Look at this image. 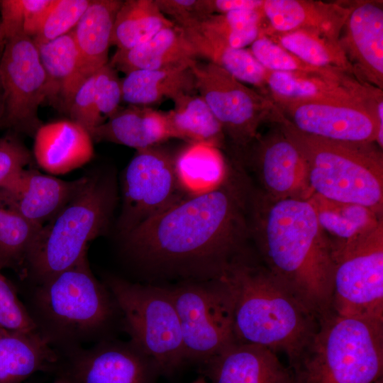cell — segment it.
Wrapping results in <instances>:
<instances>
[{
    "label": "cell",
    "instance_id": "cell-1",
    "mask_svg": "<svg viewBox=\"0 0 383 383\" xmlns=\"http://www.w3.org/2000/svg\"><path fill=\"white\" fill-rule=\"evenodd\" d=\"M229 172L208 193L187 196L123 236L125 252L149 269L189 277L218 278L246 253L250 235L244 179Z\"/></svg>",
    "mask_w": 383,
    "mask_h": 383
},
{
    "label": "cell",
    "instance_id": "cell-2",
    "mask_svg": "<svg viewBox=\"0 0 383 383\" xmlns=\"http://www.w3.org/2000/svg\"><path fill=\"white\" fill-rule=\"evenodd\" d=\"M250 235L261 262L319 320L331 312L333 262L328 236L306 199L249 201Z\"/></svg>",
    "mask_w": 383,
    "mask_h": 383
},
{
    "label": "cell",
    "instance_id": "cell-3",
    "mask_svg": "<svg viewBox=\"0 0 383 383\" xmlns=\"http://www.w3.org/2000/svg\"><path fill=\"white\" fill-rule=\"evenodd\" d=\"M228 288L233 302L237 343L284 353L296 368L311 343L319 319L261 262L245 253L218 277Z\"/></svg>",
    "mask_w": 383,
    "mask_h": 383
},
{
    "label": "cell",
    "instance_id": "cell-4",
    "mask_svg": "<svg viewBox=\"0 0 383 383\" xmlns=\"http://www.w3.org/2000/svg\"><path fill=\"white\" fill-rule=\"evenodd\" d=\"M35 331L57 352L112 338L121 311L91 272L87 255L71 267L33 284L24 303Z\"/></svg>",
    "mask_w": 383,
    "mask_h": 383
},
{
    "label": "cell",
    "instance_id": "cell-5",
    "mask_svg": "<svg viewBox=\"0 0 383 383\" xmlns=\"http://www.w3.org/2000/svg\"><path fill=\"white\" fill-rule=\"evenodd\" d=\"M276 124L304 157L313 193L360 204L382 215V151L372 143L334 140L304 133L284 116Z\"/></svg>",
    "mask_w": 383,
    "mask_h": 383
},
{
    "label": "cell",
    "instance_id": "cell-6",
    "mask_svg": "<svg viewBox=\"0 0 383 383\" xmlns=\"http://www.w3.org/2000/svg\"><path fill=\"white\" fill-rule=\"evenodd\" d=\"M116 200L114 181L92 175L38 232L26 257L33 284L74 265L87 255V244L105 231Z\"/></svg>",
    "mask_w": 383,
    "mask_h": 383
},
{
    "label": "cell",
    "instance_id": "cell-7",
    "mask_svg": "<svg viewBox=\"0 0 383 383\" xmlns=\"http://www.w3.org/2000/svg\"><path fill=\"white\" fill-rule=\"evenodd\" d=\"M383 367V323L330 313L296 370V383H376Z\"/></svg>",
    "mask_w": 383,
    "mask_h": 383
},
{
    "label": "cell",
    "instance_id": "cell-8",
    "mask_svg": "<svg viewBox=\"0 0 383 383\" xmlns=\"http://www.w3.org/2000/svg\"><path fill=\"white\" fill-rule=\"evenodd\" d=\"M130 341L157 369L172 370L187 361L179 317L168 287L108 277Z\"/></svg>",
    "mask_w": 383,
    "mask_h": 383
},
{
    "label": "cell",
    "instance_id": "cell-9",
    "mask_svg": "<svg viewBox=\"0 0 383 383\" xmlns=\"http://www.w3.org/2000/svg\"><path fill=\"white\" fill-rule=\"evenodd\" d=\"M330 241L333 312L383 323V220L350 239Z\"/></svg>",
    "mask_w": 383,
    "mask_h": 383
},
{
    "label": "cell",
    "instance_id": "cell-10",
    "mask_svg": "<svg viewBox=\"0 0 383 383\" xmlns=\"http://www.w3.org/2000/svg\"><path fill=\"white\" fill-rule=\"evenodd\" d=\"M179 317L187 360L204 362L237 343L233 302L220 278L168 287Z\"/></svg>",
    "mask_w": 383,
    "mask_h": 383
},
{
    "label": "cell",
    "instance_id": "cell-11",
    "mask_svg": "<svg viewBox=\"0 0 383 383\" xmlns=\"http://www.w3.org/2000/svg\"><path fill=\"white\" fill-rule=\"evenodd\" d=\"M196 89L221 124L226 137L240 152L260 135L265 122L277 123L282 113L268 96L249 88L222 68L194 60Z\"/></svg>",
    "mask_w": 383,
    "mask_h": 383
},
{
    "label": "cell",
    "instance_id": "cell-12",
    "mask_svg": "<svg viewBox=\"0 0 383 383\" xmlns=\"http://www.w3.org/2000/svg\"><path fill=\"white\" fill-rule=\"evenodd\" d=\"M0 126L34 135L43 125L38 109L48 98V82L33 38L6 39L0 60Z\"/></svg>",
    "mask_w": 383,
    "mask_h": 383
},
{
    "label": "cell",
    "instance_id": "cell-13",
    "mask_svg": "<svg viewBox=\"0 0 383 383\" xmlns=\"http://www.w3.org/2000/svg\"><path fill=\"white\" fill-rule=\"evenodd\" d=\"M122 194V235L188 196L177 181L174 156L157 145L137 150L125 170Z\"/></svg>",
    "mask_w": 383,
    "mask_h": 383
},
{
    "label": "cell",
    "instance_id": "cell-14",
    "mask_svg": "<svg viewBox=\"0 0 383 383\" xmlns=\"http://www.w3.org/2000/svg\"><path fill=\"white\" fill-rule=\"evenodd\" d=\"M268 96L290 123L304 133L344 142H376L382 149L383 129L378 118L360 103L294 100L270 92Z\"/></svg>",
    "mask_w": 383,
    "mask_h": 383
},
{
    "label": "cell",
    "instance_id": "cell-15",
    "mask_svg": "<svg viewBox=\"0 0 383 383\" xmlns=\"http://www.w3.org/2000/svg\"><path fill=\"white\" fill-rule=\"evenodd\" d=\"M57 354L52 373L70 383H150L156 367L130 340L109 338Z\"/></svg>",
    "mask_w": 383,
    "mask_h": 383
},
{
    "label": "cell",
    "instance_id": "cell-16",
    "mask_svg": "<svg viewBox=\"0 0 383 383\" xmlns=\"http://www.w3.org/2000/svg\"><path fill=\"white\" fill-rule=\"evenodd\" d=\"M248 150L262 193L267 197L306 200L313 194L304 157L278 126L267 135H259Z\"/></svg>",
    "mask_w": 383,
    "mask_h": 383
},
{
    "label": "cell",
    "instance_id": "cell-17",
    "mask_svg": "<svg viewBox=\"0 0 383 383\" xmlns=\"http://www.w3.org/2000/svg\"><path fill=\"white\" fill-rule=\"evenodd\" d=\"M88 176L67 181L23 169L0 187V197L27 220L43 226L79 191Z\"/></svg>",
    "mask_w": 383,
    "mask_h": 383
},
{
    "label": "cell",
    "instance_id": "cell-18",
    "mask_svg": "<svg viewBox=\"0 0 383 383\" xmlns=\"http://www.w3.org/2000/svg\"><path fill=\"white\" fill-rule=\"evenodd\" d=\"M382 4L374 1L354 4L339 40L357 79L381 90L383 89Z\"/></svg>",
    "mask_w": 383,
    "mask_h": 383
},
{
    "label": "cell",
    "instance_id": "cell-19",
    "mask_svg": "<svg viewBox=\"0 0 383 383\" xmlns=\"http://www.w3.org/2000/svg\"><path fill=\"white\" fill-rule=\"evenodd\" d=\"M353 7L321 1L265 0L262 10L268 26L264 28L277 33L306 31L339 43Z\"/></svg>",
    "mask_w": 383,
    "mask_h": 383
},
{
    "label": "cell",
    "instance_id": "cell-20",
    "mask_svg": "<svg viewBox=\"0 0 383 383\" xmlns=\"http://www.w3.org/2000/svg\"><path fill=\"white\" fill-rule=\"evenodd\" d=\"M89 131L72 120L43 124L34 135L33 155L38 165L52 174L76 170L94 157Z\"/></svg>",
    "mask_w": 383,
    "mask_h": 383
},
{
    "label": "cell",
    "instance_id": "cell-21",
    "mask_svg": "<svg viewBox=\"0 0 383 383\" xmlns=\"http://www.w3.org/2000/svg\"><path fill=\"white\" fill-rule=\"evenodd\" d=\"M206 362L214 383H296L277 353L257 345L235 343Z\"/></svg>",
    "mask_w": 383,
    "mask_h": 383
},
{
    "label": "cell",
    "instance_id": "cell-22",
    "mask_svg": "<svg viewBox=\"0 0 383 383\" xmlns=\"http://www.w3.org/2000/svg\"><path fill=\"white\" fill-rule=\"evenodd\" d=\"M90 134L93 140L114 143L136 150L174 138L165 112L134 105L121 107Z\"/></svg>",
    "mask_w": 383,
    "mask_h": 383
},
{
    "label": "cell",
    "instance_id": "cell-23",
    "mask_svg": "<svg viewBox=\"0 0 383 383\" xmlns=\"http://www.w3.org/2000/svg\"><path fill=\"white\" fill-rule=\"evenodd\" d=\"M57 353L36 332L0 327V383H21L38 372L52 373Z\"/></svg>",
    "mask_w": 383,
    "mask_h": 383
},
{
    "label": "cell",
    "instance_id": "cell-24",
    "mask_svg": "<svg viewBox=\"0 0 383 383\" xmlns=\"http://www.w3.org/2000/svg\"><path fill=\"white\" fill-rule=\"evenodd\" d=\"M196 58L183 29L174 24L162 29L143 43L128 50H116L109 63L126 74L135 70L189 63Z\"/></svg>",
    "mask_w": 383,
    "mask_h": 383
},
{
    "label": "cell",
    "instance_id": "cell-25",
    "mask_svg": "<svg viewBox=\"0 0 383 383\" xmlns=\"http://www.w3.org/2000/svg\"><path fill=\"white\" fill-rule=\"evenodd\" d=\"M121 0H91L72 30L84 79L95 74L109 61V50L116 13Z\"/></svg>",
    "mask_w": 383,
    "mask_h": 383
},
{
    "label": "cell",
    "instance_id": "cell-26",
    "mask_svg": "<svg viewBox=\"0 0 383 383\" xmlns=\"http://www.w3.org/2000/svg\"><path fill=\"white\" fill-rule=\"evenodd\" d=\"M191 62L126 74L121 79L122 101L129 105L152 107L165 99L196 92Z\"/></svg>",
    "mask_w": 383,
    "mask_h": 383
},
{
    "label": "cell",
    "instance_id": "cell-27",
    "mask_svg": "<svg viewBox=\"0 0 383 383\" xmlns=\"http://www.w3.org/2000/svg\"><path fill=\"white\" fill-rule=\"evenodd\" d=\"M48 82V98L67 111L80 85L85 80L80 71V58L72 30L48 43L35 44Z\"/></svg>",
    "mask_w": 383,
    "mask_h": 383
},
{
    "label": "cell",
    "instance_id": "cell-28",
    "mask_svg": "<svg viewBox=\"0 0 383 383\" xmlns=\"http://www.w3.org/2000/svg\"><path fill=\"white\" fill-rule=\"evenodd\" d=\"M174 169L181 189L188 196L210 192L227 179L230 170L220 148L189 143L174 156Z\"/></svg>",
    "mask_w": 383,
    "mask_h": 383
},
{
    "label": "cell",
    "instance_id": "cell-29",
    "mask_svg": "<svg viewBox=\"0 0 383 383\" xmlns=\"http://www.w3.org/2000/svg\"><path fill=\"white\" fill-rule=\"evenodd\" d=\"M174 108L165 111L174 138L221 148L226 136L210 108L196 92L179 95Z\"/></svg>",
    "mask_w": 383,
    "mask_h": 383
},
{
    "label": "cell",
    "instance_id": "cell-30",
    "mask_svg": "<svg viewBox=\"0 0 383 383\" xmlns=\"http://www.w3.org/2000/svg\"><path fill=\"white\" fill-rule=\"evenodd\" d=\"M197 57H202L228 72L241 82H246L267 95L265 69L249 50L231 48L195 28H182Z\"/></svg>",
    "mask_w": 383,
    "mask_h": 383
},
{
    "label": "cell",
    "instance_id": "cell-31",
    "mask_svg": "<svg viewBox=\"0 0 383 383\" xmlns=\"http://www.w3.org/2000/svg\"><path fill=\"white\" fill-rule=\"evenodd\" d=\"M174 24L160 11L155 0L123 1L115 18L111 44L117 50H128Z\"/></svg>",
    "mask_w": 383,
    "mask_h": 383
},
{
    "label": "cell",
    "instance_id": "cell-32",
    "mask_svg": "<svg viewBox=\"0 0 383 383\" xmlns=\"http://www.w3.org/2000/svg\"><path fill=\"white\" fill-rule=\"evenodd\" d=\"M262 34L309 65L341 71L356 77L355 70L339 43L299 30L277 33L264 28Z\"/></svg>",
    "mask_w": 383,
    "mask_h": 383
},
{
    "label": "cell",
    "instance_id": "cell-33",
    "mask_svg": "<svg viewBox=\"0 0 383 383\" xmlns=\"http://www.w3.org/2000/svg\"><path fill=\"white\" fill-rule=\"evenodd\" d=\"M318 223L331 240H345L371 228L382 219L360 204L338 201L313 193L308 199Z\"/></svg>",
    "mask_w": 383,
    "mask_h": 383
},
{
    "label": "cell",
    "instance_id": "cell-34",
    "mask_svg": "<svg viewBox=\"0 0 383 383\" xmlns=\"http://www.w3.org/2000/svg\"><path fill=\"white\" fill-rule=\"evenodd\" d=\"M265 80L270 93L286 99L347 101L364 105L349 89L340 84L323 78L267 70Z\"/></svg>",
    "mask_w": 383,
    "mask_h": 383
},
{
    "label": "cell",
    "instance_id": "cell-35",
    "mask_svg": "<svg viewBox=\"0 0 383 383\" xmlns=\"http://www.w3.org/2000/svg\"><path fill=\"white\" fill-rule=\"evenodd\" d=\"M264 19L262 9H243L212 14L186 28H195L231 48L242 49L262 35Z\"/></svg>",
    "mask_w": 383,
    "mask_h": 383
},
{
    "label": "cell",
    "instance_id": "cell-36",
    "mask_svg": "<svg viewBox=\"0 0 383 383\" xmlns=\"http://www.w3.org/2000/svg\"><path fill=\"white\" fill-rule=\"evenodd\" d=\"M249 50L268 70L323 78L340 84L350 91L357 81L356 77L345 72L309 65L262 34L250 45Z\"/></svg>",
    "mask_w": 383,
    "mask_h": 383
},
{
    "label": "cell",
    "instance_id": "cell-37",
    "mask_svg": "<svg viewBox=\"0 0 383 383\" xmlns=\"http://www.w3.org/2000/svg\"><path fill=\"white\" fill-rule=\"evenodd\" d=\"M42 226L20 215L0 197V266L25 265L27 252Z\"/></svg>",
    "mask_w": 383,
    "mask_h": 383
},
{
    "label": "cell",
    "instance_id": "cell-38",
    "mask_svg": "<svg viewBox=\"0 0 383 383\" xmlns=\"http://www.w3.org/2000/svg\"><path fill=\"white\" fill-rule=\"evenodd\" d=\"M53 0H1L0 20L5 40L19 35L34 38Z\"/></svg>",
    "mask_w": 383,
    "mask_h": 383
},
{
    "label": "cell",
    "instance_id": "cell-39",
    "mask_svg": "<svg viewBox=\"0 0 383 383\" xmlns=\"http://www.w3.org/2000/svg\"><path fill=\"white\" fill-rule=\"evenodd\" d=\"M91 0H53L42 26L33 38L35 44L50 42L71 32Z\"/></svg>",
    "mask_w": 383,
    "mask_h": 383
},
{
    "label": "cell",
    "instance_id": "cell-40",
    "mask_svg": "<svg viewBox=\"0 0 383 383\" xmlns=\"http://www.w3.org/2000/svg\"><path fill=\"white\" fill-rule=\"evenodd\" d=\"M2 270L0 266V327L16 331H35L26 306Z\"/></svg>",
    "mask_w": 383,
    "mask_h": 383
},
{
    "label": "cell",
    "instance_id": "cell-41",
    "mask_svg": "<svg viewBox=\"0 0 383 383\" xmlns=\"http://www.w3.org/2000/svg\"><path fill=\"white\" fill-rule=\"evenodd\" d=\"M94 87L98 110L109 118L118 111L122 101L121 79L109 62L94 74Z\"/></svg>",
    "mask_w": 383,
    "mask_h": 383
},
{
    "label": "cell",
    "instance_id": "cell-42",
    "mask_svg": "<svg viewBox=\"0 0 383 383\" xmlns=\"http://www.w3.org/2000/svg\"><path fill=\"white\" fill-rule=\"evenodd\" d=\"M94 84V74L80 85L67 111L70 120L82 125L89 133L105 121L97 108Z\"/></svg>",
    "mask_w": 383,
    "mask_h": 383
},
{
    "label": "cell",
    "instance_id": "cell-43",
    "mask_svg": "<svg viewBox=\"0 0 383 383\" xmlns=\"http://www.w3.org/2000/svg\"><path fill=\"white\" fill-rule=\"evenodd\" d=\"M155 2L160 11L181 28L195 25L211 15L206 0H155Z\"/></svg>",
    "mask_w": 383,
    "mask_h": 383
},
{
    "label": "cell",
    "instance_id": "cell-44",
    "mask_svg": "<svg viewBox=\"0 0 383 383\" xmlns=\"http://www.w3.org/2000/svg\"><path fill=\"white\" fill-rule=\"evenodd\" d=\"M31 162L26 147L15 136L0 138V187Z\"/></svg>",
    "mask_w": 383,
    "mask_h": 383
},
{
    "label": "cell",
    "instance_id": "cell-45",
    "mask_svg": "<svg viewBox=\"0 0 383 383\" xmlns=\"http://www.w3.org/2000/svg\"><path fill=\"white\" fill-rule=\"evenodd\" d=\"M211 15L243 9H262L263 0H206Z\"/></svg>",
    "mask_w": 383,
    "mask_h": 383
},
{
    "label": "cell",
    "instance_id": "cell-46",
    "mask_svg": "<svg viewBox=\"0 0 383 383\" xmlns=\"http://www.w3.org/2000/svg\"><path fill=\"white\" fill-rule=\"evenodd\" d=\"M52 383H70V382L64 378L55 377V379Z\"/></svg>",
    "mask_w": 383,
    "mask_h": 383
},
{
    "label": "cell",
    "instance_id": "cell-47",
    "mask_svg": "<svg viewBox=\"0 0 383 383\" xmlns=\"http://www.w3.org/2000/svg\"><path fill=\"white\" fill-rule=\"evenodd\" d=\"M1 112H2V91H1V88L0 85V120L1 117Z\"/></svg>",
    "mask_w": 383,
    "mask_h": 383
},
{
    "label": "cell",
    "instance_id": "cell-48",
    "mask_svg": "<svg viewBox=\"0 0 383 383\" xmlns=\"http://www.w3.org/2000/svg\"><path fill=\"white\" fill-rule=\"evenodd\" d=\"M192 383H208L204 379L199 378Z\"/></svg>",
    "mask_w": 383,
    "mask_h": 383
},
{
    "label": "cell",
    "instance_id": "cell-49",
    "mask_svg": "<svg viewBox=\"0 0 383 383\" xmlns=\"http://www.w3.org/2000/svg\"><path fill=\"white\" fill-rule=\"evenodd\" d=\"M5 38L4 36H0V47L2 45V44L4 43Z\"/></svg>",
    "mask_w": 383,
    "mask_h": 383
},
{
    "label": "cell",
    "instance_id": "cell-50",
    "mask_svg": "<svg viewBox=\"0 0 383 383\" xmlns=\"http://www.w3.org/2000/svg\"><path fill=\"white\" fill-rule=\"evenodd\" d=\"M0 36H4L2 31V28H1V20H0Z\"/></svg>",
    "mask_w": 383,
    "mask_h": 383
}]
</instances>
